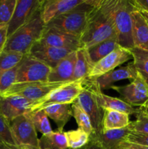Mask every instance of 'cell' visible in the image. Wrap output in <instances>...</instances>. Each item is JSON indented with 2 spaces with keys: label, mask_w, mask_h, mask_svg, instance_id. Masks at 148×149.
<instances>
[{
  "label": "cell",
  "mask_w": 148,
  "mask_h": 149,
  "mask_svg": "<svg viewBox=\"0 0 148 149\" xmlns=\"http://www.w3.org/2000/svg\"><path fill=\"white\" fill-rule=\"evenodd\" d=\"M86 80L91 84V87H92L97 104L103 111H117L127 113L129 115L134 114L139 111V109L133 107L129 103L125 102L124 100H122L121 98L107 95L102 93V91L100 90L98 85H97L94 81L88 79Z\"/></svg>",
  "instance_id": "obj_16"
},
{
  "label": "cell",
  "mask_w": 148,
  "mask_h": 149,
  "mask_svg": "<svg viewBox=\"0 0 148 149\" xmlns=\"http://www.w3.org/2000/svg\"><path fill=\"white\" fill-rule=\"evenodd\" d=\"M19 67H20V63L15 66L14 68L5 71L0 76V94L1 95L16 83Z\"/></svg>",
  "instance_id": "obj_32"
},
{
  "label": "cell",
  "mask_w": 148,
  "mask_h": 149,
  "mask_svg": "<svg viewBox=\"0 0 148 149\" xmlns=\"http://www.w3.org/2000/svg\"><path fill=\"white\" fill-rule=\"evenodd\" d=\"M110 89L115 90L124 100L133 107H143L148 102V87L139 73L129 84L123 86L113 85Z\"/></svg>",
  "instance_id": "obj_11"
},
{
  "label": "cell",
  "mask_w": 148,
  "mask_h": 149,
  "mask_svg": "<svg viewBox=\"0 0 148 149\" xmlns=\"http://www.w3.org/2000/svg\"><path fill=\"white\" fill-rule=\"evenodd\" d=\"M76 61V50L61 60L52 68L48 81L50 82H71Z\"/></svg>",
  "instance_id": "obj_19"
},
{
  "label": "cell",
  "mask_w": 148,
  "mask_h": 149,
  "mask_svg": "<svg viewBox=\"0 0 148 149\" xmlns=\"http://www.w3.org/2000/svg\"><path fill=\"white\" fill-rule=\"evenodd\" d=\"M23 57L24 55L20 52L3 51L0 54V76L5 71L18 65Z\"/></svg>",
  "instance_id": "obj_30"
},
{
  "label": "cell",
  "mask_w": 148,
  "mask_h": 149,
  "mask_svg": "<svg viewBox=\"0 0 148 149\" xmlns=\"http://www.w3.org/2000/svg\"><path fill=\"white\" fill-rule=\"evenodd\" d=\"M75 102L89 117L94 130L93 135H97L100 133L102 130L104 111L97 104L92 87L86 79L84 81L82 92L80 93Z\"/></svg>",
  "instance_id": "obj_7"
},
{
  "label": "cell",
  "mask_w": 148,
  "mask_h": 149,
  "mask_svg": "<svg viewBox=\"0 0 148 149\" xmlns=\"http://www.w3.org/2000/svg\"><path fill=\"white\" fill-rule=\"evenodd\" d=\"M71 108H72L73 116L75 119L78 128L82 130L90 136L94 132V130L89 116L75 102H73L71 104Z\"/></svg>",
  "instance_id": "obj_29"
},
{
  "label": "cell",
  "mask_w": 148,
  "mask_h": 149,
  "mask_svg": "<svg viewBox=\"0 0 148 149\" xmlns=\"http://www.w3.org/2000/svg\"><path fill=\"white\" fill-rule=\"evenodd\" d=\"M85 0H48L41 10V17L45 26L57 16L73 10Z\"/></svg>",
  "instance_id": "obj_18"
},
{
  "label": "cell",
  "mask_w": 148,
  "mask_h": 149,
  "mask_svg": "<svg viewBox=\"0 0 148 149\" xmlns=\"http://www.w3.org/2000/svg\"><path fill=\"white\" fill-rule=\"evenodd\" d=\"M0 149H18L13 148V147L10 146L9 145H7L1 138H0Z\"/></svg>",
  "instance_id": "obj_41"
},
{
  "label": "cell",
  "mask_w": 148,
  "mask_h": 149,
  "mask_svg": "<svg viewBox=\"0 0 148 149\" xmlns=\"http://www.w3.org/2000/svg\"><path fill=\"white\" fill-rule=\"evenodd\" d=\"M65 135L70 149L82 148L89 141V135L79 128L65 132Z\"/></svg>",
  "instance_id": "obj_28"
},
{
  "label": "cell",
  "mask_w": 148,
  "mask_h": 149,
  "mask_svg": "<svg viewBox=\"0 0 148 149\" xmlns=\"http://www.w3.org/2000/svg\"><path fill=\"white\" fill-rule=\"evenodd\" d=\"M138 72L139 73V74H140L141 77H142V79H143L144 81H145V84H147V86L148 87V74H145V73L143 72H140V71H138Z\"/></svg>",
  "instance_id": "obj_42"
},
{
  "label": "cell",
  "mask_w": 148,
  "mask_h": 149,
  "mask_svg": "<svg viewBox=\"0 0 148 149\" xmlns=\"http://www.w3.org/2000/svg\"><path fill=\"white\" fill-rule=\"evenodd\" d=\"M45 1L42 0H17L15 9L11 20L7 24V36L28 23L41 10Z\"/></svg>",
  "instance_id": "obj_9"
},
{
  "label": "cell",
  "mask_w": 148,
  "mask_h": 149,
  "mask_svg": "<svg viewBox=\"0 0 148 149\" xmlns=\"http://www.w3.org/2000/svg\"><path fill=\"white\" fill-rule=\"evenodd\" d=\"M84 81H71L53 90L46 97L35 102L28 113L39 111L51 105L72 104L82 92Z\"/></svg>",
  "instance_id": "obj_5"
},
{
  "label": "cell",
  "mask_w": 148,
  "mask_h": 149,
  "mask_svg": "<svg viewBox=\"0 0 148 149\" xmlns=\"http://www.w3.org/2000/svg\"><path fill=\"white\" fill-rule=\"evenodd\" d=\"M91 68V65L89 59L87 49L78 48L76 50V61L72 81L85 80Z\"/></svg>",
  "instance_id": "obj_25"
},
{
  "label": "cell",
  "mask_w": 148,
  "mask_h": 149,
  "mask_svg": "<svg viewBox=\"0 0 148 149\" xmlns=\"http://www.w3.org/2000/svg\"><path fill=\"white\" fill-rule=\"evenodd\" d=\"M132 1L137 10L148 12V0H133Z\"/></svg>",
  "instance_id": "obj_39"
},
{
  "label": "cell",
  "mask_w": 148,
  "mask_h": 149,
  "mask_svg": "<svg viewBox=\"0 0 148 149\" xmlns=\"http://www.w3.org/2000/svg\"><path fill=\"white\" fill-rule=\"evenodd\" d=\"M20 149H25V148H20Z\"/></svg>",
  "instance_id": "obj_46"
},
{
  "label": "cell",
  "mask_w": 148,
  "mask_h": 149,
  "mask_svg": "<svg viewBox=\"0 0 148 149\" xmlns=\"http://www.w3.org/2000/svg\"><path fill=\"white\" fill-rule=\"evenodd\" d=\"M126 142L148 146V134L131 131L126 138Z\"/></svg>",
  "instance_id": "obj_36"
},
{
  "label": "cell",
  "mask_w": 148,
  "mask_h": 149,
  "mask_svg": "<svg viewBox=\"0 0 148 149\" xmlns=\"http://www.w3.org/2000/svg\"><path fill=\"white\" fill-rule=\"evenodd\" d=\"M138 74L139 72L132 62L128 65L113 70L95 79L90 81H94L102 91L103 90L110 89L115 82L124 79H134L138 76Z\"/></svg>",
  "instance_id": "obj_17"
},
{
  "label": "cell",
  "mask_w": 148,
  "mask_h": 149,
  "mask_svg": "<svg viewBox=\"0 0 148 149\" xmlns=\"http://www.w3.org/2000/svg\"><path fill=\"white\" fill-rule=\"evenodd\" d=\"M39 149H70L64 131H56L39 138Z\"/></svg>",
  "instance_id": "obj_26"
},
{
  "label": "cell",
  "mask_w": 148,
  "mask_h": 149,
  "mask_svg": "<svg viewBox=\"0 0 148 149\" xmlns=\"http://www.w3.org/2000/svg\"><path fill=\"white\" fill-rule=\"evenodd\" d=\"M7 38V24H0V54L4 51Z\"/></svg>",
  "instance_id": "obj_37"
},
{
  "label": "cell",
  "mask_w": 148,
  "mask_h": 149,
  "mask_svg": "<svg viewBox=\"0 0 148 149\" xmlns=\"http://www.w3.org/2000/svg\"><path fill=\"white\" fill-rule=\"evenodd\" d=\"M140 108L144 111L145 112V113H146V114L148 116V102L145 106H143V107H140Z\"/></svg>",
  "instance_id": "obj_44"
},
{
  "label": "cell",
  "mask_w": 148,
  "mask_h": 149,
  "mask_svg": "<svg viewBox=\"0 0 148 149\" xmlns=\"http://www.w3.org/2000/svg\"><path fill=\"white\" fill-rule=\"evenodd\" d=\"M119 46L120 45L117 39H113L97 44L87 49L89 59L91 67L100 60L109 55L110 52L117 49Z\"/></svg>",
  "instance_id": "obj_24"
},
{
  "label": "cell",
  "mask_w": 148,
  "mask_h": 149,
  "mask_svg": "<svg viewBox=\"0 0 148 149\" xmlns=\"http://www.w3.org/2000/svg\"><path fill=\"white\" fill-rule=\"evenodd\" d=\"M139 12L141 13V14L143 15V17H145V19L146 20L147 23H148V12H146V11H144V10H139Z\"/></svg>",
  "instance_id": "obj_43"
},
{
  "label": "cell",
  "mask_w": 148,
  "mask_h": 149,
  "mask_svg": "<svg viewBox=\"0 0 148 149\" xmlns=\"http://www.w3.org/2000/svg\"><path fill=\"white\" fill-rule=\"evenodd\" d=\"M52 68L44 63L25 55L20 63L16 83L47 81Z\"/></svg>",
  "instance_id": "obj_10"
},
{
  "label": "cell",
  "mask_w": 148,
  "mask_h": 149,
  "mask_svg": "<svg viewBox=\"0 0 148 149\" xmlns=\"http://www.w3.org/2000/svg\"><path fill=\"white\" fill-rule=\"evenodd\" d=\"M132 59L130 50L119 46L91 67L86 79L93 80L113 70L118 66Z\"/></svg>",
  "instance_id": "obj_12"
},
{
  "label": "cell",
  "mask_w": 148,
  "mask_h": 149,
  "mask_svg": "<svg viewBox=\"0 0 148 149\" xmlns=\"http://www.w3.org/2000/svg\"><path fill=\"white\" fill-rule=\"evenodd\" d=\"M39 42L48 46L58 48H68L76 50L81 47L80 37L52 28L45 27Z\"/></svg>",
  "instance_id": "obj_15"
},
{
  "label": "cell",
  "mask_w": 148,
  "mask_h": 149,
  "mask_svg": "<svg viewBox=\"0 0 148 149\" xmlns=\"http://www.w3.org/2000/svg\"><path fill=\"white\" fill-rule=\"evenodd\" d=\"M67 83L68 82H50L48 81L15 83L1 95V97L18 95L33 101H37Z\"/></svg>",
  "instance_id": "obj_6"
},
{
  "label": "cell",
  "mask_w": 148,
  "mask_h": 149,
  "mask_svg": "<svg viewBox=\"0 0 148 149\" xmlns=\"http://www.w3.org/2000/svg\"><path fill=\"white\" fill-rule=\"evenodd\" d=\"M79 149H103L100 143L92 136H89V141L84 146Z\"/></svg>",
  "instance_id": "obj_38"
},
{
  "label": "cell",
  "mask_w": 148,
  "mask_h": 149,
  "mask_svg": "<svg viewBox=\"0 0 148 149\" xmlns=\"http://www.w3.org/2000/svg\"><path fill=\"white\" fill-rule=\"evenodd\" d=\"M10 126L19 149H39L37 131L28 113L15 118Z\"/></svg>",
  "instance_id": "obj_8"
},
{
  "label": "cell",
  "mask_w": 148,
  "mask_h": 149,
  "mask_svg": "<svg viewBox=\"0 0 148 149\" xmlns=\"http://www.w3.org/2000/svg\"><path fill=\"white\" fill-rule=\"evenodd\" d=\"M136 114V119L131 122L129 125L131 130L148 134V116L141 108H139V111Z\"/></svg>",
  "instance_id": "obj_35"
},
{
  "label": "cell",
  "mask_w": 148,
  "mask_h": 149,
  "mask_svg": "<svg viewBox=\"0 0 148 149\" xmlns=\"http://www.w3.org/2000/svg\"><path fill=\"white\" fill-rule=\"evenodd\" d=\"M74 51L75 49L55 47L37 42L33 45L28 55L53 68L61 60Z\"/></svg>",
  "instance_id": "obj_13"
},
{
  "label": "cell",
  "mask_w": 148,
  "mask_h": 149,
  "mask_svg": "<svg viewBox=\"0 0 148 149\" xmlns=\"http://www.w3.org/2000/svg\"><path fill=\"white\" fill-rule=\"evenodd\" d=\"M17 0H0V24H8L15 9Z\"/></svg>",
  "instance_id": "obj_34"
},
{
  "label": "cell",
  "mask_w": 148,
  "mask_h": 149,
  "mask_svg": "<svg viewBox=\"0 0 148 149\" xmlns=\"http://www.w3.org/2000/svg\"><path fill=\"white\" fill-rule=\"evenodd\" d=\"M102 0H85L73 10L57 16L45 26L65 33L81 37L88 21L90 12L101 3Z\"/></svg>",
  "instance_id": "obj_2"
},
{
  "label": "cell",
  "mask_w": 148,
  "mask_h": 149,
  "mask_svg": "<svg viewBox=\"0 0 148 149\" xmlns=\"http://www.w3.org/2000/svg\"><path fill=\"white\" fill-rule=\"evenodd\" d=\"M136 9L131 0H111V13L117 34L118 42L122 47H134L132 37V13Z\"/></svg>",
  "instance_id": "obj_4"
},
{
  "label": "cell",
  "mask_w": 148,
  "mask_h": 149,
  "mask_svg": "<svg viewBox=\"0 0 148 149\" xmlns=\"http://www.w3.org/2000/svg\"><path fill=\"white\" fill-rule=\"evenodd\" d=\"M0 99H1V94H0Z\"/></svg>",
  "instance_id": "obj_45"
},
{
  "label": "cell",
  "mask_w": 148,
  "mask_h": 149,
  "mask_svg": "<svg viewBox=\"0 0 148 149\" xmlns=\"http://www.w3.org/2000/svg\"><path fill=\"white\" fill-rule=\"evenodd\" d=\"M44 29L45 24L41 17L40 11L28 23L7 38L4 51L27 55L33 45L40 40Z\"/></svg>",
  "instance_id": "obj_3"
},
{
  "label": "cell",
  "mask_w": 148,
  "mask_h": 149,
  "mask_svg": "<svg viewBox=\"0 0 148 149\" xmlns=\"http://www.w3.org/2000/svg\"><path fill=\"white\" fill-rule=\"evenodd\" d=\"M129 115L117 111L104 110L102 119V130H119L130 125Z\"/></svg>",
  "instance_id": "obj_23"
},
{
  "label": "cell",
  "mask_w": 148,
  "mask_h": 149,
  "mask_svg": "<svg viewBox=\"0 0 148 149\" xmlns=\"http://www.w3.org/2000/svg\"><path fill=\"white\" fill-rule=\"evenodd\" d=\"M46 116L55 122L58 131L63 128L73 116L71 104H54L43 109Z\"/></svg>",
  "instance_id": "obj_22"
},
{
  "label": "cell",
  "mask_w": 148,
  "mask_h": 149,
  "mask_svg": "<svg viewBox=\"0 0 148 149\" xmlns=\"http://www.w3.org/2000/svg\"><path fill=\"white\" fill-rule=\"evenodd\" d=\"M120 149H148V146L138 145V144L135 143H131L125 141L122 143L121 148Z\"/></svg>",
  "instance_id": "obj_40"
},
{
  "label": "cell",
  "mask_w": 148,
  "mask_h": 149,
  "mask_svg": "<svg viewBox=\"0 0 148 149\" xmlns=\"http://www.w3.org/2000/svg\"><path fill=\"white\" fill-rule=\"evenodd\" d=\"M27 113L37 132H41L42 135H49L54 132L48 119V116L43 110Z\"/></svg>",
  "instance_id": "obj_27"
},
{
  "label": "cell",
  "mask_w": 148,
  "mask_h": 149,
  "mask_svg": "<svg viewBox=\"0 0 148 149\" xmlns=\"http://www.w3.org/2000/svg\"><path fill=\"white\" fill-rule=\"evenodd\" d=\"M0 138L10 146L18 148L12 131L10 123L1 113H0Z\"/></svg>",
  "instance_id": "obj_33"
},
{
  "label": "cell",
  "mask_w": 148,
  "mask_h": 149,
  "mask_svg": "<svg viewBox=\"0 0 148 149\" xmlns=\"http://www.w3.org/2000/svg\"><path fill=\"white\" fill-rule=\"evenodd\" d=\"M132 37L134 47L148 51V23L136 8L132 13Z\"/></svg>",
  "instance_id": "obj_21"
},
{
  "label": "cell",
  "mask_w": 148,
  "mask_h": 149,
  "mask_svg": "<svg viewBox=\"0 0 148 149\" xmlns=\"http://www.w3.org/2000/svg\"><path fill=\"white\" fill-rule=\"evenodd\" d=\"M129 125L126 127L119 130H102L97 135H91L100 143L103 149H120L123 142L126 141V138L130 133Z\"/></svg>",
  "instance_id": "obj_20"
},
{
  "label": "cell",
  "mask_w": 148,
  "mask_h": 149,
  "mask_svg": "<svg viewBox=\"0 0 148 149\" xmlns=\"http://www.w3.org/2000/svg\"><path fill=\"white\" fill-rule=\"evenodd\" d=\"M129 50L132 55L133 63L137 71L148 74V51L136 47Z\"/></svg>",
  "instance_id": "obj_31"
},
{
  "label": "cell",
  "mask_w": 148,
  "mask_h": 149,
  "mask_svg": "<svg viewBox=\"0 0 148 149\" xmlns=\"http://www.w3.org/2000/svg\"><path fill=\"white\" fill-rule=\"evenodd\" d=\"M117 39L111 13V0H102L90 12L85 29L80 37L81 47H91L109 39Z\"/></svg>",
  "instance_id": "obj_1"
},
{
  "label": "cell",
  "mask_w": 148,
  "mask_h": 149,
  "mask_svg": "<svg viewBox=\"0 0 148 149\" xmlns=\"http://www.w3.org/2000/svg\"><path fill=\"white\" fill-rule=\"evenodd\" d=\"M35 102L18 95L1 97L0 113L10 123L15 118L28 113Z\"/></svg>",
  "instance_id": "obj_14"
}]
</instances>
